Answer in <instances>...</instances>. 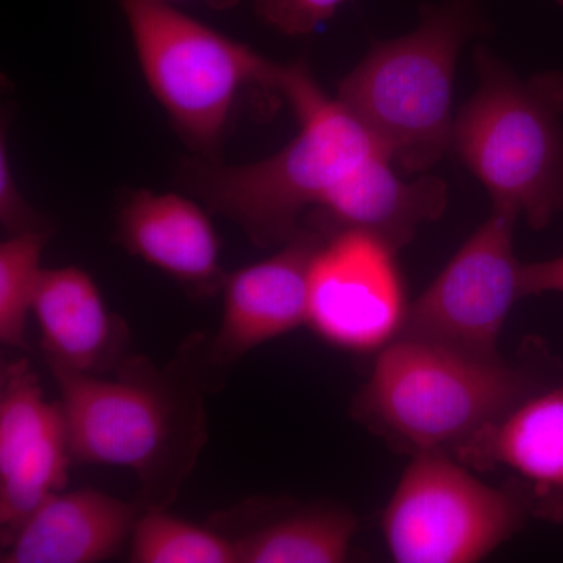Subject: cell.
<instances>
[{
    "label": "cell",
    "mask_w": 563,
    "mask_h": 563,
    "mask_svg": "<svg viewBox=\"0 0 563 563\" xmlns=\"http://www.w3.org/2000/svg\"><path fill=\"white\" fill-rule=\"evenodd\" d=\"M328 236L302 222L272 257L225 276L220 325L203 352L209 368L232 365L255 347L307 324L310 268Z\"/></svg>",
    "instance_id": "11"
},
{
    "label": "cell",
    "mask_w": 563,
    "mask_h": 563,
    "mask_svg": "<svg viewBox=\"0 0 563 563\" xmlns=\"http://www.w3.org/2000/svg\"><path fill=\"white\" fill-rule=\"evenodd\" d=\"M51 232L11 235L0 244V342L25 347L29 314Z\"/></svg>",
    "instance_id": "19"
},
{
    "label": "cell",
    "mask_w": 563,
    "mask_h": 563,
    "mask_svg": "<svg viewBox=\"0 0 563 563\" xmlns=\"http://www.w3.org/2000/svg\"><path fill=\"white\" fill-rule=\"evenodd\" d=\"M68 426L62 402L47 401L25 361L0 377V531L2 542L69 479Z\"/></svg>",
    "instance_id": "10"
},
{
    "label": "cell",
    "mask_w": 563,
    "mask_h": 563,
    "mask_svg": "<svg viewBox=\"0 0 563 563\" xmlns=\"http://www.w3.org/2000/svg\"><path fill=\"white\" fill-rule=\"evenodd\" d=\"M347 0H252L255 13L274 31L288 36L317 32Z\"/></svg>",
    "instance_id": "20"
},
{
    "label": "cell",
    "mask_w": 563,
    "mask_h": 563,
    "mask_svg": "<svg viewBox=\"0 0 563 563\" xmlns=\"http://www.w3.org/2000/svg\"><path fill=\"white\" fill-rule=\"evenodd\" d=\"M133 563H240L239 540L166 512L144 510L131 536Z\"/></svg>",
    "instance_id": "18"
},
{
    "label": "cell",
    "mask_w": 563,
    "mask_h": 563,
    "mask_svg": "<svg viewBox=\"0 0 563 563\" xmlns=\"http://www.w3.org/2000/svg\"><path fill=\"white\" fill-rule=\"evenodd\" d=\"M398 250L363 231L328 236L309 277L307 324L322 342L352 354L383 351L409 313Z\"/></svg>",
    "instance_id": "9"
},
{
    "label": "cell",
    "mask_w": 563,
    "mask_h": 563,
    "mask_svg": "<svg viewBox=\"0 0 563 563\" xmlns=\"http://www.w3.org/2000/svg\"><path fill=\"white\" fill-rule=\"evenodd\" d=\"M453 457L479 472L517 474L532 517L563 525V383L532 393Z\"/></svg>",
    "instance_id": "13"
},
{
    "label": "cell",
    "mask_w": 563,
    "mask_h": 563,
    "mask_svg": "<svg viewBox=\"0 0 563 563\" xmlns=\"http://www.w3.org/2000/svg\"><path fill=\"white\" fill-rule=\"evenodd\" d=\"M141 504L84 488L55 493L2 543V563L107 561L132 536Z\"/></svg>",
    "instance_id": "15"
},
{
    "label": "cell",
    "mask_w": 563,
    "mask_h": 563,
    "mask_svg": "<svg viewBox=\"0 0 563 563\" xmlns=\"http://www.w3.org/2000/svg\"><path fill=\"white\" fill-rule=\"evenodd\" d=\"M517 220V214L493 209L435 280L410 302L402 336L470 357H501L499 336L521 299V263L514 250Z\"/></svg>",
    "instance_id": "8"
},
{
    "label": "cell",
    "mask_w": 563,
    "mask_h": 563,
    "mask_svg": "<svg viewBox=\"0 0 563 563\" xmlns=\"http://www.w3.org/2000/svg\"><path fill=\"white\" fill-rule=\"evenodd\" d=\"M539 390L532 369L401 335L377 352L352 412L413 455H453Z\"/></svg>",
    "instance_id": "4"
},
{
    "label": "cell",
    "mask_w": 563,
    "mask_h": 563,
    "mask_svg": "<svg viewBox=\"0 0 563 563\" xmlns=\"http://www.w3.org/2000/svg\"><path fill=\"white\" fill-rule=\"evenodd\" d=\"M185 354L168 368L128 355L113 377L47 363L65 410L73 461L131 470L144 510L166 509L207 442L201 373Z\"/></svg>",
    "instance_id": "1"
},
{
    "label": "cell",
    "mask_w": 563,
    "mask_h": 563,
    "mask_svg": "<svg viewBox=\"0 0 563 563\" xmlns=\"http://www.w3.org/2000/svg\"><path fill=\"white\" fill-rule=\"evenodd\" d=\"M555 2H558L559 5H563V0H555Z\"/></svg>",
    "instance_id": "24"
},
{
    "label": "cell",
    "mask_w": 563,
    "mask_h": 563,
    "mask_svg": "<svg viewBox=\"0 0 563 563\" xmlns=\"http://www.w3.org/2000/svg\"><path fill=\"white\" fill-rule=\"evenodd\" d=\"M32 314L46 363L103 376L128 357L124 322L110 312L90 274L77 266L41 269Z\"/></svg>",
    "instance_id": "14"
},
{
    "label": "cell",
    "mask_w": 563,
    "mask_h": 563,
    "mask_svg": "<svg viewBox=\"0 0 563 563\" xmlns=\"http://www.w3.org/2000/svg\"><path fill=\"white\" fill-rule=\"evenodd\" d=\"M279 95L301 125L279 152L243 165L195 155L177 172L184 190L262 250L290 242L303 217L320 209L355 169L387 154L339 99L322 92L306 63L285 65Z\"/></svg>",
    "instance_id": "2"
},
{
    "label": "cell",
    "mask_w": 563,
    "mask_h": 563,
    "mask_svg": "<svg viewBox=\"0 0 563 563\" xmlns=\"http://www.w3.org/2000/svg\"><path fill=\"white\" fill-rule=\"evenodd\" d=\"M387 154L374 155L329 196L310 222L328 235L363 231L395 250L412 242L421 225L437 221L448 206V185L435 176L402 180Z\"/></svg>",
    "instance_id": "16"
},
{
    "label": "cell",
    "mask_w": 563,
    "mask_h": 563,
    "mask_svg": "<svg viewBox=\"0 0 563 563\" xmlns=\"http://www.w3.org/2000/svg\"><path fill=\"white\" fill-rule=\"evenodd\" d=\"M479 87L454 121L453 147L493 209L536 231L563 211V73L520 79L493 52H474Z\"/></svg>",
    "instance_id": "5"
},
{
    "label": "cell",
    "mask_w": 563,
    "mask_h": 563,
    "mask_svg": "<svg viewBox=\"0 0 563 563\" xmlns=\"http://www.w3.org/2000/svg\"><path fill=\"white\" fill-rule=\"evenodd\" d=\"M154 2L172 3V2H176V0H154Z\"/></svg>",
    "instance_id": "23"
},
{
    "label": "cell",
    "mask_w": 563,
    "mask_h": 563,
    "mask_svg": "<svg viewBox=\"0 0 563 563\" xmlns=\"http://www.w3.org/2000/svg\"><path fill=\"white\" fill-rule=\"evenodd\" d=\"M357 520L344 507H307L239 539L240 563H340Z\"/></svg>",
    "instance_id": "17"
},
{
    "label": "cell",
    "mask_w": 563,
    "mask_h": 563,
    "mask_svg": "<svg viewBox=\"0 0 563 563\" xmlns=\"http://www.w3.org/2000/svg\"><path fill=\"white\" fill-rule=\"evenodd\" d=\"M487 27L477 0L422 7L415 31L376 41L336 99L404 173H426L453 147V88L463 46Z\"/></svg>",
    "instance_id": "3"
},
{
    "label": "cell",
    "mask_w": 563,
    "mask_h": 563,
    "mask_svg": "<svg viewBox=\"0 0 563 563\" xmlns=\"http://www.w3.org/2000/svg\"><path fill=\"white\" fill-rule=\"evenodd\" d=\"M141 73L179 139L198 157L218 151L232 111L250 87L279 92L285 65L268 60L172 3L118 0Z\"/></svg>",
    "instance_id": "6"
},
{
    "label": "cell",
    "mask_w": 563,
    "mask_h": 563,
    "mask_svg": "<svg viewBox=\"0 0 563 563\" xmlns=\"http://www.w3.org/2000/svg\"><path fill=\"white\" fill-rule=\"evenodd\" d=\"M118 243L195 298L222 291L221 240L209 213L179 192H122L114 217Z\"/></svg>",
    "instance_id": "12"
},
{
    "label": "cell",
    "mask_w": 563,
    "mask_h": 563,
    "mask_svg": "<svg viewBox=\"0 0 563 563\" xmlns=\"http://www.w3.org/2000/svg\"><path fill=\"white\" fill-rule=\"evenodd\" d=\"M446 453H420L407 466L380 526L398 563H474L532 517L518 485L495 488Z\"/></svg>",
    "instance_id": "7"
},
{
    "label": "cell",
    "mask_w": 563,
    "mask_h": 563,
    "mask_svg": "<svg viewBox=\"0 0 563 563\" xmlns=\"http://www.w3.org/2000/svg\"><path fill=\"white\" fill-rule=\"evenodd\" d=\"M521 298L526 296L563 295V255L550 261L521 263Z\"/></svg>",
    "instance_id": "22"
},
{
    "label": "cell",
    "mask_w": 563,
    "mask_h": 563,
    "mask_svg": "<svg viewBox=\"0 0 563 563\" xmlns=\"http://www.w3.org/2000/svg\"><path fill=\"white\" fill-rule=\"evenodd\" d=\"M0 224L9 236L27 232H52L49 221L33 209L22 195L11 168L5 129H2L0 141Z\"/></svg>",
    "instance_id": "21"
}]
</instances>
